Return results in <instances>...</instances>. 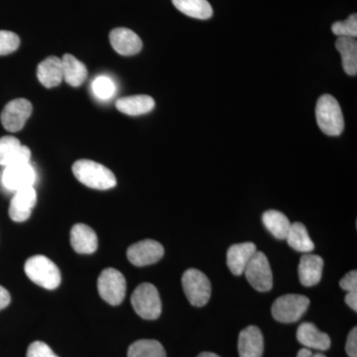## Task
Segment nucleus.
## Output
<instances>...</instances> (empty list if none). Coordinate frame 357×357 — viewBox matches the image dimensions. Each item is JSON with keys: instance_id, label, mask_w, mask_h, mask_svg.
Wrapping results in <instances>:
<instances>
[{"instance_id": "1", "label": "nucleus", "mask_w": 357, "mask_h": 357, "mask_svg": "<svg viewBox=\"0 0 357 357\" xmlns=\"http://www.w3.org/2000/svg\"><path fill=\"white\" fill-rule=\"evenodd\" d=\"M72 169L77 180L91 189L109 190L116 185L114 174L98 162L86 159L77 160Z\"/></svg>"}, {"instance_id": "2", "label": "nucleus", "mask_w": 357, "mask_h": 357, "mask_svg": "<svg viewBox=\"0 0 357 357\" xmlns=\"http://www.w3.org/2000/svg\"><path fill=\"white\" fill-rule=\"evenodd\" d=\"M316 117L319 129L326 135L338 136L344 131V114L340 103L333 96L324 95L319 98Z\"/></svg>"}, {"instance_id": "3", "label": "nucleus", "mask_w": 357, "mask_h": 357, "mask_svg": "<svg viewBox=\"0 0 357 357\" xmlns=\"http://www.w3.org/2000/svg\"><path fill=\"white\" fill-rule=\"evenodd\" d=\"M24 270L28 278L40 287L54 290L61 284L60 270L46 256H32L25 262Z\"/></svg>"}, {"instance_id": "4", "label": "nucleus", "mask_w": 357, "mask_h": 357, "mask_svg": "<svg viewBox=\"0 0 357 357\" xmlns=\"http://www.w3.org/2000/svg\"><path fill=\"white\" fill-rule=\"evenodd\" d=\"M131 304L138 316L144 319H158L162 312L158 290L150 283H142L134 290Z\"/></svg>"}, {"instance_id": "5", "label": "nucleus", "mask_w": 357, "mask_h": 357, "mask_svg": "<svg viewBox=\"0 0 357 357\" xmlns=\"http://www.w3.org/2000/svg\"><path fill=\"white\" fill-rule=\"evenodd\" d=\"M310 306L309 298L299 294L281 296L272 305V316L279 323L292 324L299 321Z\"/></svg>"}, {"instance_id": "6", "label": "nucleus", "mask_w": 357, "mask_h": 357, "mask_svg": "<svg viewBox=\"0 0 357 357\" xmlns=\"http://www.w3.org/2000/svg\"><path fill=\"white\" fill-rule=\"evenodd\" d=\"M182 285L185 297L192 306L204 307L211 296V284L208 277L198 269L191 268L183 274Z\"/></svg>"}, {"instance_id": "7", "label": "nucleus", "mask_w": 357, "mask_h": 357, "mask_svg": "<svg viewBox=\"0 0 357 357\" xmlns=\"http://www.w3.org/2000/svg\"><path fill=\"white\" fill-rule=\"evenodd\" d=\"M98 289L100 297L105 302L112 306H119L126 298V278L119 270L107 268L98 277Z\"/></svg>"}, {"instance_id": "8", "label": "nucleus", "mask_w": 357, "mask_h": 357, "mask_svg": "<svg viewBox=\"0 0 357 357\" xmlns=\"http://www.w3.org/2000/svg\"><path fill=\"white\" fill-rule=\"evenodd\" d=\"M246 279L255 290L268 292L273 287V275L268 258L261 251H256L244 270Z\"/></svg>"}, {"instance_id": "9", "label": "nucleus", "mask_w": 357, "mask_h": 357, "mask_svg": "<svg viewBox=\"0 0 357 357\" xmlns=\"http://www.w3.org/2000/svg\"><path fill=\"white\" fill-rule=\"evenodd\" d=\"M32 103L25 98H16L7 103L0 115L2 126L9 132H17L24 128L32 114Z\"/></svg>"}, {"instance_id": "10", "label": "nucleus", "mask_w": 357, "mask_h": 357, "mask_svg": "<svg viewBox=\"0 0 357 357\" xmlns=\"http://www.w3.org/2000/svg\"><path fill=\"white\" fill-rule=\"evenodd\" d=\"M36 173L30 162L4 167L1 173V184L9 192H17L25 188L34 187Z\"/></svg>"}, {"instance_id": "11", "label": "nucleus", "mask_w": 357, "mask_h": 357, "mask_svg": "<svg viewBox=\"0 0 357 357\" xmlns=\"http://www.w3.org/2000/svg\"><path fill=\"white\" fill-rule=\"evenodd\" d=\"M164 248L158 241L145 239L134 243L128 249L129 261L137 267L148 266L155 264L164 256Z\"/></svg>"}, {"instance_id": "12", "label": "nucleus", "mask_w": 357, "mask_h": 357, "mask_svg": "<svg viewBox=\"0 0 357 357\" xmlns=\"http://www.w3.org/2000/svg\"><path fill=\"white\" fill-rule=\"evenodd\" d=\"M31 151L29 147L20 143L14 136L0 138V166L8 167L30 162Z\"/></svg>"}, {"instance_id": "13", "label": "nucleus", "mask_w": 357, "mask_h": 357, "mask_svg": "<svg viewBox=\"0 0 357 357\" xmlns=\"http://www.w3.org/2000/svg\"><path fill=\"white\" fill-rule=\"evenodd\" d=\"M36 202L37 194L34 187L25 188L14 192L9 206V217L13 222H25L31 215Z\"/></svg>"}, {"instance_id": "14", "label": "nucleus", "mask_w": 357, "mask_h": 357, "mask_svg": "<svg viewBox=\"0 0 357 357\" xmlns=\"http://www.w3.org/2000/svg\"><path fill=\"white\" fill-rule=\"evenodd\" d=\"M109 41L116 53L122 56H133L142 49L140 37L128 28H115L109 34Z\"/></svg>"}, {"instance_id": "15", "label": "nucleus", "mask_w": 357, "mask_h": 357, "mask_svg": "<svg viewBox=\"0 0 357 357\" xmlns=\"http://www.w3.org/2000/svg\"><path fill=\"white\" fill-rule=\"evenodd\" d=\"M264 337L259 328L249 326L239 333L238 354L241 357H262Z\"/></svg>"}, {"instance_id": "16", "label": "nucleus", "mask_w": 357, "mask_h": 357, "mask_svg": "<svg viewBox=\"0 0 357 357\" xmlns=\"http://www.w3.org/2000/svg\"><path fill=\"white\" fill-rule=\"evenodd\" d=\"M297 340L306 349L316 351H328L332 344L328 333L321 332L314 324H301L297 330Z\"/></svg>"}, {"instance_id": "17", "label": "nucleus", "mask_w": 357, "mask_h": 357, "mask_svg": "<svg viewBox=\"0 0 357 357\" xmlns=\"http://www.w3.org/2000/svg\"><path fill=\"white\" fill-rule=\"evenodd\" d=\"M256 251V245L252 243L234 244L230 246L227 250V263L231 273L236 276L243 275Z\"/></svg>"}, {"instance_id": "18", "label": "nucleus", "mask_w": 357, "mask_h": 357, "mask_svg": "<svg viewBox=\"0 0 357 357\" xmlns=\"http://www.w3.org/2000/svg\"><path fill=\"white\" fill-rule=\"evenodd\" d=\"M70 244L76 252L91 255L98 249V236L89 225L77 223L70 230Z\"/></svg>"}, {"instance_id": "19", "label": "nucleus", "mask_w": 357, "mask_h": 357, "mask_svg": "<svg viewBox=\"0 0 357 357\" xmlns=\"http://www.w3.org/2000/svg\"><path fill=\"white\" fill-rule=\"evenodd\" d=\"M323 268L324 259L321 256L305 253L298 268L301 284L306 287L317 285L321 281Z\"/></svg>"}, {"instance_id": "20", "label": "nucleus", "mask_w": 357, "mask_h": 357, "mask_svg": "<svg viewBox=\"0 0 357 357\" xmlns=\"http://www.w3.org/2000/svg\"><path fill=\"white\" fill-rule=\"evenodd\" d=\"M37 77L45 88L59 86L63 81L62 60L56 56L45 59L37 67Z\"/></svg>"}, {"instance_id": "21", "label": "nucleus", "mask_w": 357, "mask_h": 357, "mask_svg": "<svg viewBox=\"0 0 357 357\" xmlns=\"http://www.w3.org/2000/svg\"><path fill=\"white\" fill-rule=\"evenodd\" d=\"M115 107L121 114L137 116L152 112L155 107V100L153 98L146 95L126 96L119 98L115 103Z\"/></svg>"}, {"instance_id": "22", "label": "nucleus", "mask_w": 357, "mask_h": 357, "mask_svg": "<svg viewBox=\"0 0 357 357\" xmlns=\"http://www.w3.org/2000/svg\"><path fill=\"white\" fill-rule=\"evenodd\" d=\"M61 60H62L63 79H65L66 83L70 86H81L88 77V69L86 65L70 54H65Z\"/></svg>"}, {"instance_id": "23", "label": "nucleus", "mask_w": 357, "mask_h": 357, "mask_svg": "<svg viewBox=\"0 0 357 357\" xmlns=\"http://www.w3.org/2000/svg\"><path fill=\"white\" fill-rule=\"evenodd\" d=\"M335 48L342 55V67L349 76L357 74V42L351 37H338Z\"/></svg>"}, {"instance_id": "24", "label": "nucleus", "mask_w": 357, "mask_h": 357, "mask_svg": "<svg viewBox=\"0 0 357 357\" xmlns=\"http://www.w3.org/2000/svg\"><path fill=\"white\" fill-rule=\"evenodd\" d=\"M262 222L270 234L279 241L286 239L292 225L283 213L275 210L265 211L262 215Z\"/></svg>"}, {"instance_id": "25", "label": "nucleus", "mask_w": 357, "mask_h": 357, "mask_svg": "<svg viewBox=\"0 0 357 357\" xmlns=\"http://www.w3.org/2000/svg\"><path fill=\"white\" fill-rule=\"evenodd\" d=\"M174 6L185 15L206 20L213 16V8L208 0H172Z\"/></svg>"}, {"instance_id": "26", "label": "nucleus", "mask_w": 357, "mask_h": 357, "mask_svg": "<svg viewBox=\"0 0 357 357\" xmlns=\"http://www.w3.org/2000/svg\"><path fill=\"white\" fill-rule=\"evenodd\" d=\"M289 245L296 251L302 253H311L314 244L307 234V227L302 222H294L286 237Z\"/></svg>"}, {"instance_id": "27", "label": "nucleus", "mask_w": 357, "mask_h": 357, "mask_svg": "<svg viewBox=\"0 0 357 357\" xmlns=\"http://www.w3.org/2000/svg\"><path fill=\"white\" fill-rule=\"evenodd\" d=\"M128 357H166L163 345L155 340H140L129 347Z\"/></svg>"}, {"instance_id": "28", "label": "nucleus", "mask_w": 357, "mask_h": 357, "mask_svg": "<svg viewBox=\"0 0 357 357\" xmlns=\"http://www.w3.org/2000/svg\"><path fill=\"white\" fill-rule=\"evenodd\" d=\"M333 34L337 37H351L356 38L357 36V15L351 14L347 20L338 21L332 26Z\"/></svg>"}, {"instance_id": "29", "label": "nucleus", "mask_w": 357, "mask_h": 357, "mask_svg": "<svg viewBox=\"0 0 357 357\" xmlns=\"http://www.w3.org/2000/svg\"><path fill=\"white\" fill-rule=\"evenodd\" d=\"M20 38L17 34L0 30V56L8 55L20 48Z\"/></svg>"}, {"instance_id": "30", "label": "nucleus", "mask_w": 357, "mask_h": 357, "mask_svg": "<svg viewBox=\"0 0 357 357\" xmlns=\"http://www.w3.org/2000/svg\"><path fill=\"white\" fill-rule=\"evenodd\" d=\"M95 95L100 100H109L114 95L115 86L109 77L102 76L96 77L93 83Z\"/></svg>"}, {"instance_id": "31", "label": "nucleus", "mask_w": 357, "mask_h": 357, "mask_svg": "<svg viewBox=\"0 0 357 357\" xmlns=\"http://www.w3.org/2000/svg\"><path fill=\"white\" fill-rule=\"evenodd\" d=\"M26 357H59L51 347L43 342H34L29 345Z\"/></svg>"}, {"instance_id": "32", "label": "nucleus", "mask_w": 357, "mask_h": 357, "mask_svg": "<svg viewBox=\"0 0 357 357\" xmlns=\"http://www.w3.org/2000/svg\"><path fill=\"white\" fill-rule=\"evenodd\" d=\"M340 285L347 292H357L356 270H352V271L345 275L344 278L340 280Z\"/></svg>"}, {"instance_id": "33", "label": "nucleus", "mask_w": 357, "mask_h": 357, "mask_svg": "<svg viewBox=\"0 0 357 357\" xmlns=\"http://www.w3.org/2000/svg\"><path fill=\"white\" fill-rule=\"evenodd\" d=\"M345 351L349 357H357V328L354 326L349 333L345 345Z\"/></svg>"}, {"instance_id": "34", "label": "nucleus", "mask_w": 357, "mask_h": 357, "mask_svg": "<svg viewBox=\"0 0 357 357\" xmlns=\"http://www.w3.org/2000/svg\"><path fill=\"white\" fill-rule=\"evenodd\" d=\"M10 294H9L6 288L0 286V311L8 306V305L10 304Z\"/></svg>"}, {"instance_id": "35", "label": "nucleus", "mask_w": 357, "mask_h": 357, "mask_svg": "<svg viewBox=\"0 0 357 357\" xmlns=\"http://www.w3.org/2000/svg\"><path fill=\"white\" fill-rule=\"evenodd\" d=\"M344 301L347 306L354 312L357 311V292H347Z\"/></svg>"}, {"instance_id": "36", "label": "nucleus", "mask_w": 357, "mask_h": 357, "mask_svg": "<svg viewBox=\"0 0 357 357\" xmlns=\"http://www.w3.org/2000/svg\"><path fill=\"white\" fill-rule=\"evenodd\" d=\"M297 357H326L324 356L323 354H319V352H312L311 349H301L299 352H298Z\"/></svg>"}, {"instance_id": "37", "label": "nucleus", "mask_w": 357, "mask_h": 357, "mask_svg": "<svg viewBox=\"0 0 357 357\" xmlns=\"http://www.w3.org/2000/svg\"><path fill=\"white\" fill-rule=\"evenodd\" d=\"M198 357H220L218 354H213V352H202L199 354Z\"/></svg>"}]
</instances>
